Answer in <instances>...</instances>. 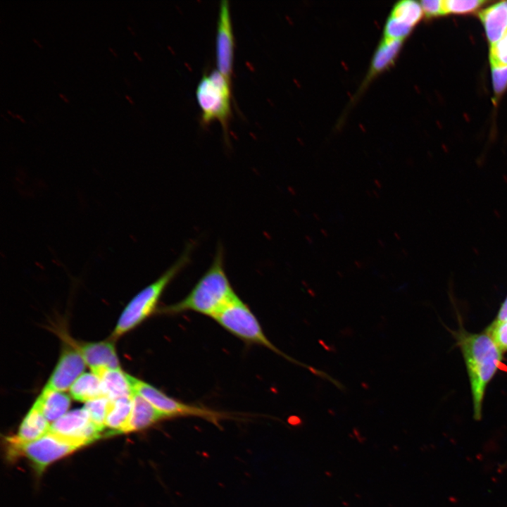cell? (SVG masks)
<instances>
[{
  "mask_svg": "<svg viewBox=\"0 0 507 507\" xmlns=\"http://www.w3.org/2000/svg\"><path fill=\"white\" fill-rule=\"evenodd\" d=\"M104 429L94 424L82 408L66 413L51 425L50 432L75 439L84 446L101 437Z\"/></svg>",
  "mask_w": 507,
  "mask_h": 507,
  "instance_id": "obj_8",
  "label": "cell"
},
{
  "mask_svg": "<svg viewBox=\"0 0 507 507\" xmlns=\"http://www.w3.org/2000/svg\"><path fill=\"white\" fill-rule=\"evenodd\" d=\"M85 364L80 352L74 347V344L73 346L67 345L45 387L59 392L70 388L83 374Z\"/></svg>",
  "mask_w": 507,
  "mask_h": 507,
  "instance_id": "obj_10",
  "label": "cell"
},
{
  "mask_svg": "<svg viewBox=\"0 0 507 507\" xmlns=\"http://www.w3.org/2000/svg\"><path fill=\"white\" fill-rule=\"evenodd\" d=\"M423 15L420 2L413 0H403L396 2L389 15L413 28L419 23Z\"/></svg>",
  "mask_w": 507,
  "mask_h": 507,
  "instance_id": "obj_20",
  "label": "cell"
},
{
  "mask_svg": "<svg viewBox=\"0 0 507 507\" xmlns=\"http://www.w3.org/2000/svg\"><path fill=\"white\" fill-rule=\"evenodd\" d=\"M10 458L25 456L38 474L55 461L65 456L84 445L79 441L49 432L42 437L25 444L16 443L6 438Z\"/></svg>",
  "mask_w": 507,
  "mask_h": 507,
  "instance_id": "obj_6",
  "label": "cell"
},
{
  "mask_svg": "<svg viewBox=\"0 0 507 507\" xmlns=\"http://www.w3.org/2000/svg\"><path fill=\"white\" fill-rule=\"evenodd\" d=\"M221 327L239 339L259 344L282 355L284 358L310 370L316 375L318 370L294 361L278 350L265 335L262 327L249 307L238 296L225 305L213 318Z\"/></svg>",
  "mask_w": 507,
  "mask_h": 507,
  "instance_id": "obj_4",
  "label": "cell"
},
{
  "mask_svg": "<svg viewBox=\"0 0 507 507\" xmlns=\"http://www.w3.org/2000/svg\"><path fill=\"white\" fill-rule=\"evenodd\" d=\"M49 423L39 409L33 405L21 423L18 434L7 439L20 444L35 441L50 432Z\"/></svg>",
  "mask_w": 507,
  "mask_h": 507,
  "instance_id": "obj_14",
  "label": "cell"
},
{
  "mask_svg": "<svg viewBox=\"0 0 507 507\" xmlns=\"http://www.w3.org/2000/svg\"><path fill=\"white\" fill-rule=\"evenodd\" d=\"M455 337L467 367L474 418L479 420L486 387L500 367L502 352L487 332L472 334L461 329Z\"/></svg>",
  "mask_w": 507,
  "mask_h": 507,
  "instance_id": "obj_1",
  "label": "cell"
},
{
  "mask_svg": "<svg viewBox=\"0 0 507 507\" xmlns=\"http://www.w3.org/2000/svg\"><path fill=\"white\" fill-rule=\"evenodd\" d=\"M32 41H33L39 47L42 48V44L40 43V42H39L37 39L32 37Z\"/></svg>",
  "mask_w": 507,
  "mask_h": 507,
  "instance_id": "obj_31",
  "label": "cell"
},
{
  "mask_svg": "<svg viewBox=\"0 0 507 507\" xmlns=\"http://www.w3.org/2000/svg\"><path fill=\"white\" fill-rule=\"evenodd\" d=\"M108 49L115 57H118V54L115 51V49L113 48H112L111 46H108Z\"/></svg>",
  "mask_w": 507,
  "mask_h": 507,
  "instance_id": "obj_32",
  "label": "cell"
},
{
  "mask_svg": "<svg viewBox=\"0 0 507 507\" xmlns=\"http://www.w3.org/2000/svg\"><path fill=\"white\" fill-rule=\"evenodd\" d=\"M192 249V244L189 245L180 257L156 280L133 297L118 320L113 334L114 338L132 330L152 313L164 290L189 263Z\"/></svg>",
  "mask_w": 507,
  "mask_h": 507,
  "instance_id": "obj_3",
  "label": "cell"
},
{
  "mask_svg": "<svg viewBox=\"0 0 507 507\" xmlns=\"http://www.w3.org/2000/svg\"><path fill=\"white\" fill-rule=\"evenodd\" d=\"M70 393L75 400L86 402L105 396L101 380L94 373L82 374L70 387Z\"/></svg>",
  "mask_w": 507,
  "mask_h": 507,
  "instance_id": "obj_19",
  "label": "cell"
},
{
  "mask_svg": "<svg viewBox=\"0 0 507 507\" xmlns=\"http://www.w3.org/2000/svg\"><path fill=\"white\" fill-rule=\"evenodd\" d=\"M420 4L426 18L446 15L444 0H423L420 1Z\"/></svg>",
  "mask_w": 507,
  "mask_h": 507,
  "instance_id": "obj_27",
  "label": "cell"
},
{
  "mask_svg": "<svg viewBox=\"0 0 507 507\" xmlns=\"http://www.w3.org/2000/svg\"><path fill=\"white\" fill-rule=\"evenodd\" d=\"M58 96H59L60 98H61L65 103H69V99H68V98L66 97L65 95H64L63 94L59 93V94H58Z\"/></svg>",
  "mask_w": 507,
  "mask_h": 507,
  "instance_id": "obj_29",
  "label": "cell"
},
{
  "mask_svg": "<svg viewBox=\"0 0 507 507\" xmlns=\"http://www.w3.org/2000/svg\"><path fill=\"white\" fill-rule=\"evenodd\" d=\"M165 416L137 393L132 395V411L126 432L147 428Z\"/></svg>",
  "mask_w": 507,
  "mask_h": 507,
  "instance_id": "obj_16",
  "label": "cell"
},
{
  "mask_svg": "<svg viewBox=\"0 0 507 507\" xmlns=\"http://www.w3.org/2000/svg\"><path fill=\"white\" fill-rule=\"evenodd\" d=\"M133 392L142 396L165 418L196 417L219 427L220 421L229 416L226 413L204 406L188 404L172 398L155 387L128 375Z\"/></svg>",
  "mask_w": 507,
  "mask_h": 507,
  "instance_id": "obj_7",
  "label": "cell"
},
{
  "mask_svg": "<svg viewBox=\"0 0 507 507\" xmlns=\"http://www.w3.org/2000/svg\"><path fill=\"white\" fill-rule=\"evenodd\" d=\"M491 68L495 100L496 101L507 87V65H491Z\"/></svg>",
  "mask_w": 507,
  "mask_h": 507,
  "instance_id": "obj_24",
  "label": "cell"
},
{
  "mask_svg": "<svg viewBox=\"0 0 507 507\" xmlns=\"http://www.w3.org/2000/svg\"><path fill=\"white\" fill-rule=\"evenodd\" d=\"M134 54L139 59H141L139 54L137 53V51H134Z\"/></svg>",
  "mask_w": 507,
  "mask_h": 507,
  "instance_id": "obj_36",
  "label": "cell"
},
{
  "mask_svg": "<svg viewBox=\"0 0 507 507\" xmlns=\"http://www.w3.org/2000/svg\"><path fill=\"white\" fill-rule=\"evenodd\" d=\"M127 29L134 35V32H132L131 27L130 25H127Z\"/></svg>",
  "mask_w": 507,
  "mask_h": 507,
  "instance_id": "obj_37",
  "label": "cell"
},
{
  "mask_svg": "<svg viewBox=\"0 0 507 507\" xmlns=\"http://www.w3.org/2000/svg\"><path fill=\"white\" fill-rule=\"evenodd\" d=\"M15 118H18L21 122L25 123V119L20 114H18L17 113H15Z\"/></svg>",
  "mask_w": 507,
  "mask_h": 507,
  "instance_id": "obj_30",
  "label": "cell"
},
{
  "mask_svg": "<svg viewBox=\"0 0 507 507\" xmlns=\"http://www.w3.org/2000/svg\"><path fill=\"white\" fill-rule=\"evenodd\" d=\"M70 397L61 392L44 387L34 403L49 422H55L66 413Z\"/></svg>",
  "mask_w": 507,
  "mask_h": 507,
  "instance_id": "obj_17",
  "label": "cell"
},
{
  "mask_svg": "<svg viewBox=\"0 0 507 507\" xmlns=\"http://www.w3.org/2000/svg\"><path fill=\"white\" fill-rule=\"evenodd\" d=\"M487 1L482 0H444L446 14H466L477 11Z\"/></svg>",
  "mask_w": 507,
  "mask_h": 507,
  "instance_id": "obj_23",
  "label": "cell"
},
{
  "mask_svg": "<svg viewBox=\"0 0 507 507\" xmlns=\"http://www.w3.org/2000/svg\"><path fill=\"white\" fill-rule=\"evenodd\" d=\"M102 383L105 396L110 401L121 397L132 396L134 394L128 374L118 369H101L94 373Z\"/></svg>",
  "mask_w": 507,
  "mask_h": 507,
  "instance_id": "obj_15",
  "label": "cell"
},
{
  "mask_svg": "<svg viewBox=\"0 0 507 507\" xmlns=\"http://www.w3.org/2000/svg\"><path fill=\"white\" fill-rule=\"evenodd\" d=\"M218 70L231 82L234 58V36L227 0L220 3L215 37Z\"/></svg>",
  "mask_w": 507,
  "mask_h": 507,
  "instance_id": "obj_9",
  "label": "cell"
},
{
  "mask_svg": "<svg viewBox=\"0 0 507 507\" xmlns=\"http://www.w3.org/2000/svg\"><path fill=\"white\" fill-rule=\"evenodd\" d=\"M507 320V296L501 306L494 323H499Z\"/></svg>",
  "mask_w": 507,
  "mask_h": 507,
  "instance_id": "obj_28",
  "label": "cell"
},
{
  "mask_svg": "<svg viewBox=\"0 0 507 507\" xmlns=\"http://www.w3.org/2000/svg\"><path fill=\"white\" fill-rule=\"evenodd\" d=\"M132 411V396L110 401L105 426L108 434L126 432Z\"/></svg>",
  "mask_w": 507,
  "mask_h": 507,
  "instance_id": "obj_18",
  "label": "cell"
},
{
  "mask_svg": "<svg viewBox=\"0 0 507 507\" xmlns=\"http://www.w3.org/2000/svg\"><path fill=\"white\" fill-rule=\"evenodd\" d=\"M490 64L507 65V33L496 44L490 48Z\"/></svg>",
  "mask_w": 507,
  "mask_h": 507,
  "instance_id": "obj_26",
  "label": "cell"
},
{
  "mask_svg": "<svg viewBox=\"0 0 507 507\" xmlns=\"http://www.w3.org/2000/svg\"><path fill=\"white\" fill-rule=\"evenodd\" d=\"M123 79H124L125 82L128 86H130V81H129L128 80H127L126 77H124Z\"/></svg>",
  "mask_w": 507,
  "mask_h": 507,
  "instance_id": "obj_35",
  "label": "cell"
},
{
  "mask_svg": "<svg viewBox=\"0 0 507 507\" xmlns=\"http://www.w3.org/2000/svg\"><path fill=\"white\" fill-rule=\"evenodd\" d=\"M413 27L388 16L383 30V37L387 39L405 40L411 34Z\"/></svg>",
  "mask_w": 507,
  "mask_h": 507,
  "instance_id": "obj_22",
  "label": "cell"
},
{
  "mask_svg": "<svg viewBox=\"0 0 507 507\" xmlns=\"http://www.w3.org/2000/svg\"><path fill=\"white\" fill-rule=\"evenodd\" d=\"M85 363L92 373L101 369H118L119 361L112 342L104 341L77 345Z\"/></svg>",
  "mask_w": 507,
  "mask_h": 507,
  "instance_id": "obj_11",
  "label": "cell"
},
{
  "mask_svg": "<svg viewBox=\"0 0 507 507\" xmlns=\"http://www.w3.org/2000/svg\"><path fill=\"white\" fill-rule=\"evenodd\" d=\"M125 99H127L128 100V101H129L130 104H133V101H132V99H131V97H130L129 95L125 94Z\"/></svg>",
  "mask_w": 507,
  "mask_h": 507,
  "instance_id": "obj_33",
  "label": "cell"
},
{
  "mask_svg": "<svg viewBox=\"0 0 507 507\" xmlns=\"http://www.w3.org/2000/svg\"><path fill=\"white\" fill-rule=\"evenodd\" d=\"M487 39L493 46L507 33V1H501L478 13Z\"/></svg>",
  "mask_w": 507,
  "mask_h": 507,
  "instance_id": "obj_13",
  "label": "cell"
},
{
  "mask_svg": "<svg viewBox=\"0 0 507 507\" xmlns=\"http://www.w3.org/2000/svg\"><path fill=\"white\" fill-rule=\"evenodd\" d=\"M110 400L104 396L85 403L83 407L89 414L91 421L104 429Z\"/></svg>",
  "mask_w": 507,
  "mask_h": 507,
  "instance_id": "obj_21",
  "label": "cell"
},
{
  "mask_svg": "<svg viewBox=\"0 0 507 507\" xmlns=\"http://www.w3.org/2000/svg\"><path fill=\"white\" fill-rule=\"evenodd\" d=\"M403 44V40L382 39L373 56L363 87H365L372 79L394 65Z\"/></svg>",
  "mask_w": 507,
  "mask_h": 507,
  "instance_id": "obj_12",
  "label": "cell"
},
{
  "mask_svg": "<svg viewBox=\"0 0 507 507\" xmlns=\"http://www.w3.org/2000/svg\"><path fill=\"white\" fill-rule=\"evenodd\" d=\"M236 296L225 270L224 252L220 246L210 267L186 297L161 310L167 314L194 311L213 318Z\"/></svg>",
  "mask_w": 507,
  "mask_h": 507,
  "instance_id": "obj_2",
  "label": "cell"
},
{
  "mask_svg": "<svg viewBox=\"0 0 507 507\" xmlns=\"http://www.w3.org/2000/svg\"><path fill=\"white\" fill-rule=\"evenodd\" d=\"M487 332L501 352L507 351V320L499 323H493Z\"/></svg>",
  "mask_w": 507,
  "mask_h": 507,
  "instance_id": "obj_25",
  "label": "cell"
},
{
  "mask_svg": "<svg viewBox=\"0 0 507 507\" xmlns=\"http://www.w3.org/2000/svg\"><path fill=\"white\" fill-rule=\"evenodd\" d=\"M6 112H7L9 115H11L13 118H15V113H13L11 111L7 110Z\"/></svg>",
  "mask_w": 507,
  "mask_h": 507,
  "instance_id": "obj_34",
  "label": "cell"
},
{
  "mask_svg": "<svg viewBox=\"0 0 507 507\" xmlns=\"http://www.w3.org/2000/svg\"><path fill=\"white\" fill-rule=\"evenodd\" d=\"M196 96L203 124L218 120L227 133L231 115V82L220 71L213 70L199 80Z\"/></svg>",
  "mask_w": 507,
  "mask_h": 507,
  "instance_id": "obj_5",
  "label": "cell"
}]
</instances>
